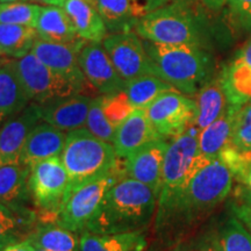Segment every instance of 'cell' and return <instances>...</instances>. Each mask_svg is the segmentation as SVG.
I'll list each match as a JSON object with an SVG mask.
<instances>
[{"instance_id":"obj_1","label":"cell","mask_w":251,"mask_h":251,"mask_svg":"<svg viewBox=\"0 0 251 251\" xmlns=\"http://www.w3.org/2000/svg\"><path fill=\"white\" fill-rule=\"evenodd\" d=\"M198 0H172L144 15L135 27L143 40L163 45H194L211 49L220 26Z\"/></svg>"},{"instance_id":"obj_2","label":"cell","mask_w":251,"mask_h":251,"mask_svg":"<svg viewBox=\"0 0 251 251\" xmlns=\"http://www.w3.org/2000/svg\"><path fill=\"white\" fill-rule=\"evenodd\" d=\"M157 202L158 196L155 191L122 175L106 193L86 231L115 234L143 230L156 211Z\"/></svg>"},{"instance_id":"obj_3","label":"cell","mask_w":251,"mask_h":251,"mask_svg":"<svg viewBox=\"0 0 251 251\" xmlns=\"http://www.w3.org/2000/svg\"><path fill=\"white\" fill-rule=\"evenodd\" d=\"M153 74L186 96L193 97L215 77L211 49L194 45H163L143 40Z\"/></svg>"},{"instance_id":"obj_4","label":"cell","mask_w":251,"mask_h":251,"mask_svg":"<svg viewBox=\"0 0 251 251\" xmlns=\"http://www.w3.org/2000/svg\"><path fill=\"white\" fill-rule=\"evenodd\" d=\"M199 130L190 127L169 143L163 165L162 187L158 196V222L170 214L196 172L212 158L201 155L198 147Z\"/></svg>"},{"instance_id":"obj_5","label":"cell","mask_w":251,"mask_h":251,"mask_svg":"<svg viewBox=\"0 0 251 251\" xmlns=\"http://www.w3.org/2000/svg\"><path fill=\"white\" fill-rule=\"evenodd\" d=\"M61 158L70 179V192L78 185L117 170L119 156L112 143L83 127L67 134Z\"/></svg>"},{"instance_id":"obj_6","label":"cell","mask_w":251,"mask_h":251,"mask_svg":"<svg viewBox=\"0 0 251 251\" xmlns=\"http://www.w3.org/2000/svg\"><path fill=\"white\" fill-rule=\"evenodd\" d=\"M233 179V174L219 157L212 158L196 172L163 224L174 216L191 222L211 212L231 192Z\"/></svg>"},{"instance_id":"obj_7","label":"cell","mask_w":251,"mask_h":251,"mask_svg":"<svg viewBox=\"0 0 251 251\" xmlns=\"http://www.w3.org/2000/svg\"><path fill=\"white\" fill-rule=\"evenodd\" d=\"M124 170H117L99 176L74 187L68 193L56 215L55 221L75 233L86 231L101 206L109 188L120 179Z\"/></svg>"},{"instance_id":"obj_8","label":"cell","mask_w":251,"mask_h":251,"mask_svg":"<svg viewBox=\"0 0 251 251\" xmlns=\"http://www.w3.org/2000/svg\"><path fill=\"white\" fill-rule=\"evenodd\" d=\"M13 63L30 101L43 105L81 93L74 83L43 64L33 52L13 59Z\"/></svg>"},{"instance_id":"obj_9","label":"cell","mask_w":251,"mask_h":251,"mask_svg":"<svg viewBox=\"0 0 251 251\" xmlns=\"http://www.w3.org/2000/svg\"><path fill=\"white\" fill-rule=\"evenodd\" d=\"M70 179L61 156L51 157L30 166L28 192L35 205L56 218L68 196Z\"/></svg>"},{"instance_id":"obj_10","label":"cell","mask_w":251,"mask_h":251,"mask_svg":"<svg viewBox=\"0 0 251 251\" xmlns=\"http://www.w3.org/2000/svg\"><path fill=\"white\" fill-rule=\"evenodd\" d=\"M149 120L163 139H175L192 127L196 100L177 90L161 94L146 108Z\"/></svg>"},{"instance_id":"obj_11","label":"cell","mask_w":251,"mask_h":251,"mask_svg":"<svg viewBox=\"0 0 251 251\" xmlns=\"http://www.w3.org/2000/svg\"><path fill=\"white\" fill-rule=\"evenodd\" d=\"M101 43L122 79L155 75L143 39L135 31L109 34Z\"/></svg>"},{"instance_id":"obj_12","label":"cell","mask_w":251,"mask_h":251,"mask_svg":"<svg viewBox=\"0 0 251 251\" xmlns=\"http://www.w3.org/2000/svg\"><path fill=\"white\" fill-rule=\"evenodd\" d=\"M85 42L80 37L70 43L49 42L37 37L30 52L47 67L74 83L83 93L90 84L79 64V52Z\"/></svg>"},{"instance_id":"obj_13","label":"cell","mask_w":251,"mask_h":251,"mask_svg":"<svg viewBox=\"0 0 251 251\" xmlns=\"http://www.w3.org/2000/svg\"><path fill=\"white\" fill-rule=\"evenodd\" d=\"M79 64L84 76L101 94H112L125 90L126 80L114 68L102 43L86 41L79 52Z\"/></svg>"},{"instance_id":"obj_14","label":"cell","mask_w":251,"mask_h":251,"mask_svg":"<svg viewBox=\"0 0 251 251\" xmlns=\"http://www.w3.org/2000/svg\"><path fill=\"white\" fill-rule=\"evenodd\" d=\"M41 121V105L31 102L20 113L2 122L0 127V165L20 162L21 152L30 131Z\"/></svg>"},{"instance_id":"obj_15","label":"cell","mask_w":251,"mask_h":251,"mask_svg":"<svg viewBox=\"0 0 251 251\" xmlns=\"http://www.w3.org/2000/svg\"><path fill=\"white\" fill-rule=\"evenodd\" d=\"M168 146L169 142H166L165 139H157L135 150L125 158V175L146 184L159 196Z\"/></svg>"},{"instance_id":"obj_16","label":"cell","mask_w":251,"mask_h":251,"mask_svg":"<svg viewBox=\"0 0 251 251\" xmlns=\"http://www.w3.org/2000/svg\"><path fill=\"white\" fill-rule=\"evenodd\" d=\"M92 99L83 93L56 99L41 105L42 121L62 131L85 127Z\"/></svg>"},{"instance_id":"obj_17","label":"cell","mask_w":251,"mask_h":251,"mask_svg":"<svg viewBox=\"0 0 251 251\" xmlns=\"http://www.w3.org/2000/svg\"><path fill=\"white\" fill-rule=\"evenodd\" d=\"M219 75L229 105L242 106L251 100V39Z\"/></svg>"},{"instance_id":"obj_18","label":"cell","mask_w":251,"mask_h":251,"mask_svg":"<svg viewBox=\"0 0 251 251\" xmlns=\"http://www.w3.org/2000/svg\"><path fill=\"white\" fill-rule=\"evenodd\" d=\"M157 139L163 137L156 131L146 109L135 108L117 128L112 144L119 158H126L144 144Z\"/></svg>"},{"instance_id":"obj_19","label":"cell","mask_w":251,"mask_h":251,"mask_svg":"<svg viewBox=\"0 0 251 251\" xmlns=\"http://www.w3.org/2000/svg\"><path fill=\"white\" fill-rule=\"evenodd\" d=\"M67 134L54 126L40 122L30 131L21 152L20 162L27 166L34 165L51 157L61 156Z\"/></svg>"},{"instance_id":"obj_20","label":"cell","mask_w":251,"mask_h":251,"mask_svg":"<svg viewBox=\"0 0 251 251\" xmlns=\"http://www.w3.org/2000/svg\"><path fill=\"white\" fill-rule=\"evenodd\" d=\"M35 213L20 206L0 202V251L27 240L36 227Z\"/></svg>"},{"instance_id":"obj_21","label":"cell","mask_w":251,"mask_h":251,"mask_svg":"<svg viewBox=\"0 0 251 251\" xmlns=\"http://www.w3.org/2000/svg\"><path fill=\"white\" fill-rule=\"evenodd\" d=\"M29 101L13 59L2 62L0 64V127L5 120L26 108Z\"/></svg>"},{"instance_id":"obj_22","label":"cell","mask_w":251,"mask_h":251,"mask_svg":"<svg viewBox=\"0 0 251 251\" xmlns=\"http://www.w3.org/2000/svg\"><path fill=\"white\" fill-rule=\"evenodd\" d=\"M63 8L70 18L80 39L101 43L107 36V27L96 4L87 0H65Z\"/></svg>"},{"instance_id":"obj_23","label":"cell","mask_w":251,"mask_h":251,"mask_svg":"<svg viewBox=\"0 0 251 251\" xmlns=\"http://www.w3.org/2000/svg\"><path fill=\"white\" fill-rule=\"evenodd\" d=\"M94 4L111 34L135 30L146 15L136 0H96Z\"/></svg>"},{"instance_id":"obj_24","label":"cell","mask_w":251,"mask_h":251,"mask_svg":"<svg viewBox=\"0 0 251 251\" xmlns=\"http://www.w3.org/2000/svg\"><path fill=\"white\" fill-rule=\"evenodd\" d=\"M193 97L197 103V115L193 127L199 131L222 115L228 106L227 97L219 75L207 81Z\"/></svg>"},{"instance_id":"obj_25","label":"cell","mask_w":251,"mask_h":251,"mask_svg":"<svg viewBox=\"0 0 251 251\" xmlns=\"http://www.w3.org/2000/svg\"><path fill=\"white\" fill-rule=\"evenodd\" d=\"M35 30L39 39L49 42L70 43L79 39L70 18L61 6H41Z\"/></svg>"},{"instance_id":"obj_26","label":"cell","mask_w":251,"mask_h":251,"mask_svg":"<svg viewBox=\"0 0 251 251\" xmlns=\"http://www.w3.org/2000/svg\"><path fill=\"white\" fill-rule=\"evenodd\" d=\"M147 240L143 230L115 234H80V251H144Z\"/></svg>"},{"instance_id":"obj_27","label":"cell","mask_w":251,"mask_h":251,"mask_svg":"<svg viewBox=\"0 0 251 251\" xmlns=\"http://www.w3.org/2000/svg\"><path fill=\"white\" fill-rule=\"evenodd\" d=\"M237 106L228 105L222 115L207 126L198 135L199 152L208 158H215L231 140V131Z\"/></svg>"},{"instance_id":"obj_28","label":"cell","mask_w":251,"mask_h":251,"mask_svg":"<svg viewBox=\"0 0 251 251\" xmlns=\"http://www.w3.org/2000/svg\"><path fill=\"white\" fill-rule=\"evenodd\" d=\"M77 235L57 222L49 221L36 226L27 240L47 251H80V237Z\"/></svg>"},{"instance_id":"obj_29","label":"cell","mask_w":251,"mask_h":251,"mask_svg":"<svg viewBox=\"0 0 251 251\" xmlns=\"http://www.w3.org/2000/svg\"><path fill=\"white\" fill-rule=\"evenodd\" d=\"M37 39L35 28L0 24V57L18 59L29 54Z\"/></svg>"},{"instance_id":"obj_30","label":"cell","mask_w":251,"mask_h":251,"mask_svg":"<svg viewBox=\"0 0 251 251\" xmlns=\"http://www.w3.org/2000/svg\"><path fill=\"white\" fill-rule=\"evenodd\" d=\"M30 168L21 162L0 165V202L20 203L28 192Z\"/></svg>"},{"instance_id":"obj_31","label":"cell","mask_w":251,"mask_h":251,"mask_svg":"<svg viewBox=\"0 0 251 251\" xmlns=\"http://www.w3.org/2000/svg\"><path fill=\"white\" fill-rule=\"evenodd\" d=\"M176 90L156 75H143L126 81L125 92L135 108L146 109L152 101L168 91Z\"/></svg>"},{"instance_id":"obj_32","label":"cell","mask_w":251,"mask_h":251,"mask_svg":"<svg viewBox=\"0 0 251 251\" xmlns=\"http://www.w3.org/2000/svg\"><path fill=\"white\" fill-rule=\"evenodd\" d=\"M218 237L221 251H251V233L235 215L227 219Z\"/></svg>"},{"instance_id":"obj_33","label":"cell","mask_w":251,"mask_h":251,"mask_svg":"<svg viewBox=\"0 0 251 251\" xmlns=\"http://www.w3.org/2000/svg\"><path fill=\"white\" fill-rule=\"evenodd\" d=\"M41 6L27 1L0 2V24L35 28Z\"/></svg>"},{"instance_id":"obj_34","label":"cell","mask_w":251,"mask_h":251,"mask_svg":"<svg viewBox=\"0 0 251 251\" xmlns=\"http://www.w3.org/2000/svg\"><path fill=\"white\" fill-rule=\"evenodd\" d=\"M101 101L103 114L115 128H118L135 109L125 90L112 94H102Z\"/></svg>"},{"instance_id":"obj_35","label":"cell","mask_w":251,"mask_h":251,"mask_svg":"<svg viewBox=\"0 0 251 251\" xmlns=\"http://www.w3.org/2000/svg\"><path fill=\"white\" fill-rule=\"evenodd\" d=\"M230 143L243 151L251 152V100L235 112Z\"/></svg>"},{"instance_id":"obj_36","label":"cell","mask_w":251,"mask_h":251,"mask_svg":"<svg viewBox=\"0 0 251 251\" xmlns=\"http://www.w3.org/2000/svg\"><path fill=\"white\" fill-rule=\"evenodd\" d=\"M85 127L99 139L109 143L113 142L117 128L107 120V118L103 114L101 96L92 99Z\"/></svg>"},{"instance_id":"obj_37","label":"cell","mask_w":251,"mask_h":251,"mask_svg":"<svg viewBox=\"0 0 251 251\" xmlns=\"http://www.w3.org/2000/svg\"><path fill=\"white\" fill-rule=\"evenodd\" d=\"M227 26L235 31L251 30V0H227Z\"/></svg>"},{"instance_id":"obj_38","label":"cell","mask_w":251,"mask_h":251,"mask_svg":"<svg viewBox=\"0 0 251 251\" xmlns=\"http://www.w3.org/2000/svg\"><path fill=\"white\" fill-rule=\"evenodd\" d=\"M218 157L237 179L251 166V152L243 151L230 142L220 151Z\"/></svg>"},{"instance_id":"obj_39","label":"cell","mask_w":251,"mask_h":251,"mask_svg":"<svg viewBox=\"0 0 251 251\" xmlns=\"http://www.w3.org/2000/svg\"><path fill=\"white\" fill-rule=\"evenodd\" d=\"M231 209L234 215L243 222L251 233V190L249 187L238 186L235 190Z\"/></svg>"},{"instance_id":"obj_40","label":"cell","mask_w":251,"mask_h":251,"mask_svg":"<svg viewBox=\"0 0 251 251\" xmlns=\"http://www.w3.org/2000/svg\"><path fill=\"white\" fill-rule=\"evenodd\" d=\"M192 251H221L220 250L218 231L207 230L206 233L200 235L191 248Z\"/></svg>"},{"instance_id":"obj_41","label":"cell","mask_w":251,"mask_h":251,"mask_svg":"<svg viewBox=\"0 0 251 251\" xmlns=\"http://www.w3.org/2000/svg\"><path fill=\"white\" fill-rule=\"evenodd\" d=\"M136 1L139 2L140 6L144 11V13L147 15L150 13V12L155 11V9L162 7V6L169 4L170 0H136Z\"/></svg>"},{"instance_id":"obj_42","label":"cell","mask_w":251,"mask_h":251,"mask_svg":"<svg viewBox=\"0 0 251 251\" xmlns=\"http://www.w3.org/2000/svg\"><path fill=\"white\" fill-rule=\"evenodd\" d=\"M2 251H35V247L31 244L29 240L21 241V242L12 244V246L6 247Z\"/></svg>"},{"instance_id":"obj_43","label":"cell","mask_w":251,"mask_h":251,"mask_svg":"<svg viewBox=\"0 0 251 251\" xmlns=\"http://www.w3.org/2000/svg\"><path fill=\"white\" fill-rule=\"evenodd\" d=\"M198 1L201 2L203 6L213 12H219L225 7L227 0H198Z\"/></svg>"},{"instance_id":"obj_44","label":"cell","mask_w":251,"mask_h":251,"mask_svg":"<svg viewBox=\"0 0 251 251\" xmlns=\"http://www.w3.org/2000/svg\"><path fill=\"white\" fill-rule=\"evenodd\" d=\"M238 180L242 181V183L246 185L247 187H249L251 190V166L248 169L246 172H244L242 176H241V178Z\"/></svg>"},{"instance_id":"obj_45","label":"cell","mask_w":251,"mask_h":251,"mask_svg":"<svg viewBox=\"0 0 251 251\" xmlns=\"http://www.w3.org/2000/svg\"><path fill=\"white\" fill-rule=\"evenodd\" d=\"M34 1L41 2V4L45 5H52V6H62L64 5L65 0H34Z\"/></svg>"},{"instance_id":"obj_46","label":"cell","mask_w":251,"mask_h":251,"mask_svg":"<svg viewBox=\"0 0 251 251\" xmlns=\"http://www.w3.org/2000/svg\"><path fill=\"white\" fill-rule=\"evenodd\" d=\"M174 251H192L190 247L187 246H178Z\"/></svg>"},{"instance_id":"obj_47","label":"cell","mask_w":251,"mask_h":251,"mask_svg":"<svg viewBox=\"0 0 251 251\" xmlns=\"http://www.w3.org/2000/svg\"><path fill=\"white\" fill-rule=\"evenodd\" d=\"M11 1H28V0H0V2H11Z\"/></svg>"},{"instance_id":"obj_48","label":"cell","mask_w":251,"mask_h":251,"mask_svg":"<svg viewBox=\"0 0 251 251\" xmlns=\"http://www.w3.org/2000/svg\"><path fill=\"white\" fill-rule=\"evenodd\" d=\"M35 251H47L45 249H39V248H35Z\"/></svg>"},{"instance_id":"obj_49","label":"cell","mask_w":251,"mask_h":251,"mask_svg":"<svg viewBox=\"0 0 251 251\" xmlns=\"http://www.w3.org/2000/svg\"><path fill=\"white\" fill-rule=\"evenodd\" d=\"M87 1H90V2H93V4H94V1H96V0H87Z\"/></svg>"}]
</instances>
